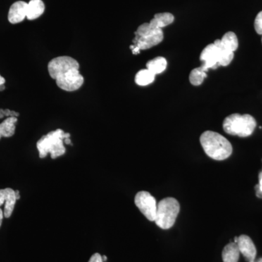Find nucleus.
<instances>
[{
	"label": "nucleus",
	"mask_w": 262,
	"mask_h": 262,
	"mask_svg": "<svg viewBox=\"0 0 262 262\" xmlns=\"http://www.w3.org/2000/svg\"><path fill=\"white\" fill-rule=\"evenodd\" d=\"M134 201L143 215L150 222H155L158 203L154 196L146 191H141L136 194Z\"/></svg>",
	"instance_id": "423d86ee"
},
{
	"label": "nucleus",
	"mask_w": 262,
	"mask_h": 262,
	"mask_svg": "<svg viewBox=\"0 0 262 262\" xmlns=\"http://www.w3.org/2000/svg\"><path fill=\"white\" fill-rule=\"evenodd\" d=\"M28 3L24 1L15 2L11 5L8 13L10 23L15 24L23 21L27 18Z\"/></svg>",
	"instance_id": "9b49d317"
},
{
	"label": "nucleus",
	"mask_w": 262,
	"mask_h": 262,
	"mask_svg": "<svg viewBox=\"0 0 262 262\" xmlns=\"http://www.w3.org/2000/svg\"><path fill=\"white\" fill-rule=\"evenodd\" d=\"M102 259H103V261L105 262L106 261V260H107V258H106V256H103Z\"/></svg>",
	"instance_id": "cd10ccee"
},
{
	"label": "nucleus",
	"mask_w": 262,
	"mask_h": 262,
	"mask_svg": "<svg viewBox=\"0 0 262 262\" xmlns=\"http://www.w3.org/2000/svg\"><path fill=\"white\" fill-rule=\"evenodd\" d=\"M213 43H214L215 46H218L220 50V66H222V67H227V66L229 65V63H230L232 60H233L234 52L229 51L227 48L224 47V46L221 44L220 39H216V40H215V42Z\"/></svg>",
	"instance_id": "6ab92c4d"
},
{
	"label": "nucleus",
	"mask_w": 262,
	"mask_h": 262,
	"mask_svg": "<svg viewBox=\"0 0 262 262\" xmlns=\"http://www.w3.org/2000/svg\"><path fill=\"white\" fill-rule=\"evenodd\" d=\"M167 61L163 57H156L154 59L148 61L146 69L152 72L155 75H159L166 70Z\"/></svg>",
	"instance_id": "dca6fc26"
},
{
	"label": "nucleus",
	"mask_w": 262,
	"mask_h": 262,
	"mask_svg": "<svg viewBox=\"0 0 262 262\" xmlns=\"http://www.w3.org/2000/svg\"><path fill=\"white\" fill-rule=\"evenodd\" d=\"M130 49L132 50V53L133 54L136 55V54H139V53H140L141 50L139 49V48L137 47V46H130Z\"/></svg>",
	"instance_id": "393cba45"
},
{
	"label": "nucleus",
	"mask_w": 262,
	"mask_h": 262,
	"mask_svg": "<svg viewBox=\"0 0 262 262\" xmlns=\"http://www.w3.org/2000/svg\"><path fill=\"white\" fill-rule=\"evenodd\" d=\"M254 28L257 34L262 35V11L256 15L254 21Z\"/></svg>",
	"instance_id": "412c9836"
},
{
	"label": "nucleus",
	"mask_w": 262,
	"mask_h": 262,
	"mask_svg": "<svg viewBox=\"0 0 262 262\" xmlns=\"http://www.w3.org/2000/svg\"><path fill=\"white\" fill-rule=\"evenodd\" d=\"M256 127V120L250 115L232 114L223 122L224 130L227 134L242 138L251 136Z\"/></svg>",
	"instance_id": "20e7f679"
},
{
	"label": "nucleus",
	"mask_w": 262,
	"mask_h": 262,
	"mask_svg": "<svg viewBox=\"0 0 262 262\" xmlns=\"http://www.w3.org/2000/svg\"><path fill=\"white\" fill-rule=\"evenodd\" d=\"M155 76L149 70H142L136 74L135 82L138 85L146 86L154 82Z\"/></svg>",
	"instance_id": "a211bd4d"
},
{
	"label": "nucleus",
	"mask_w": 262,
	"mask_h": 262,
	"mask_svg": "<svg viewBox=\"0 0 262 262\" xmlns=\"http://www.w3.org/2000/svg\"><path fill=\"white\" fill-rule=\"evenodd\" d=\"M70 134H66L61 129H57L54 131H51L49 134L43 136L37 144L39 157L41 158H46L48 154L51 155V158H58L65 154L66 148L64 139L70 138Z\"/></svg>",
	"instance_id": "7ed1b4c3"
},
{
	"label": "nucleus",
	"mask_w": 262,
	"mask_h": 262,
	"mask_svg": "<svg viewBox=\"0 0 262 262\" xmlns=\"http://www.w3.org/2000/svg\"><path fill=\"white\" fill-rule=\"evenodd\" d=\"M163 29H161L158 32L143 36V37H135L133 42L134 46H137L141 51V50H147L158 46L163 40Z\"/></svg>",
	"instance_id": "6e6552de"
},
{
	"label": "nucleus",
	"mask_w": 262,
	"mask_h": 262,
	"mask_svg": "<svg viewBox=\"0 0 262 262\" xmlns=\"http://www.w3.org/2000/svg\"><path fill=\"white\" fill-rule=\"evenodd\" d=\"M237 244L239 252L242 253L248 262H255L257 251L251 237L246 234H242L237 238Z\"/></svg>",
	"instance_id": "1a4fd4ad"
},
{
	"label": "nucleus",
	"mask_w": 262,
	"mask_h": 262,
	"mask_svg": "<svg viewBox=\"0 0 262 262\" xmlns=\"http://www.w3.org/2000/svg\"><path fill=\"white\" fill-rule=\"evenodd\" d=\"M15 196H16V199L17 200L20 199V194H19V191L18 190L15 191Z\"/></svg>",
	"instance_id": "bb28decb"
},
{
	"label": "nucleus",
	"mask_w": 262,
	"mask_h": 262,
	"mask_svg": "<svg viewBox=\"0 0 262 262\" xmlns=\"http://www.w3.org/2000/svg\"><path fill=\"white\" fill-rule=\"evenodd\" d=\"M256 196L262 198V170L258 175V184L256 186Z\"/></svg>",
	"instance_id": "4be33fe9"
},
{
	"label": "nucleus",
	"mask_w": 262,
	"mask_h": 262,
	"mask_svg": "<svg viewBox=\"0 0 262 262\" xmlns=\"http://www.w3.org/2000/svg\"><path fill=\"white\" fill-rule=\"evenodd\" d=\"M200 59L203 61L201 67L204 72H208L209 69H216L220 66L221 52L218 46L214 43L208 45L202 51Z\"/></svg>",
	"instance_id": "0eeeda50"
},
{
	"label": "nucleus",
	"mask_w": 262,
	"mask_h": 262,
	"mask_svg": "<svg viewBox=\"0 0 262 262\" xmlns=\"http://www.w3.org/2000/svg\"><path fill=\"white\" fill-rule=\"evenodd\" d=\"M4 217V211L0 208V227H1L2 223H3V220Z\"/></svg>",
	"instance_id": "a878e982"
},
{
	"label": "nucleus",
	"mask_w": 262,
	"mask_h": 262,
	"mask_svg": "<svg viewBox=\"0 0 262 262\" xmlns=\"http://www.w3.org/2000/svg\"><path fill=\"white\" fill-rule=\"evenodd\" d=\"M180 211V204L173 198H166L160 201L157 206L155 222L160 228L168 229L175 224Z\"/></svg>",
	"instance_id": "39448f33"
},
{
	"label": "nucleus",
	"mask_w": 262,
	"mask_h": 262,
	"mask_svg": "<svg viewBox=\"0 0 262 262\" xmlns=\"http://www.w3.org/2000/svg\"><path fill=\"white\" fill-rule=\"evenodd\" d=\"M174 21L173 14L169 13H162L155 14L154 18L149 24L155 29H162L163 27L170 25Z\"/></svg>",
	"instance_id": "2eb2a0df"
},
{
	"label": "nucleus",
	"mask_w": 262,
	"mask_h": 262,
	"mask_svg": "<svg viewBox=\"0 0 262 262\" xmlns=\"http://www.w3.org/2000/svg\"><path fill=\"white\" fill-rule=\"evenodd\" d=\"M261 42H262V39H261Z\"/></svg>",
	"instance_id": "c756f323"
},
{
	"label": "nucleus",
	"mask_w": 262,
	"mask_h": 262,
	"mask_svg": "<svg viewBox=\"0 0 262 262\" xmlns=\"http://www.w3.org/2000/svg\"><path fill=\"white\" fill-rule=\"evenodd\" d=\"M221 44L229 51L234 52L238 48V39L234 32H229L226 33L222 39H220Z\"/></svg>",
	"instance_id": "f3484780"
},
{
	"label": "nucleus",
	"mask_w": 262,
	"mask_h": 262,
	"mask_svg": "<svg viewBox=\"0 0 262 262\" xmlns=\"http://www.w3.org/2000/svg\"><path fill=\"white\" fill-rule=\"evenodd\" d=\"M89 262H104L102 259V256L98 253H94L91 258H90Z\"/></svg>",
	"instance_id": "5701e85b"
},
{
	"label": "nucleus",
	"mask_w": 262,
	"mask_h": 262,
	"mask_svg": "<svg viewBox=\"0 0 262 262\" xmlns=\"http://www.w3.org/2000/svg\"><path fill=\"white\" fill-rule=\"evenodd\" d=\"M241 252L236 243H230L224 248L222 251L223 262H238Z\"/></svg>",
	"instance_id": "f8f14e48"
},
{
	"label": "nucleus",
	"mask_w": 262,
	"mask_h": 262,
	"mask_svg": "<svg viewBox=\"0 0 262 262\" xmlns=\"http://www.w3.org/2000/svg\"><path fill=\"white\" fill-rule=\"evenodd\" d=\"M17 122V117H10L0 123V139L2 137L9 138L14 135Z\"/></svg>",
	"instance_id": "4468645a"
},
{
	"label": "nucleus",
	"mask_w": 262,
	"mask_h": 262,
	"mask_svg": "<svg viewBox=\"0 0 262 262\" xmlns=\"http://www.w3.org/2000/svg\"><path fill=\"white\" fill-rule=\"evenodd\" d=\"M45 11V5L42 0H31L27 7V18L35 20L40 17Z\"/></svg>",
	"instance_id": "ddd939ff"
},
{
	"label": "nucleus",
	"mask_w": 262,
	"mask_h": 262,
	"mask_svg": "<svg viewBox=\"0 0 262 262\" xmlns=\"http://www.w3.org/2000/svg\"><path fill=\"white\" fill-rule=\"evenodd\" d=\"M5 82H6V81H5L4 77H3L0 75V91H4L5 89Z\"/></svg>",
	"instance_id": "b1692460"
},
{
	"label": "nucleus",
	"mask_w": 262,
	"mask_h": 262,
	"mask_svg": "<svg viewBox=\"0 0 262 262\" xmlns=\"http://www.w3.org/2000/svg\"><path fill=\"white\" fill-rule=\"evenodd\" d=\"M16 201L15 191L13 190V189L5 188V189H0V207L5 203L4 208V216L5 218L8 219L11 216Z\"/></svg>",
	"instance_id": "9d476101"
},
{
	"label": "nucleus",
	"mask_w": 262,
	"mask_h": 262,
	"mask_svg": "<svg viewBox=\"0 0 262 262\" xmlns=\"http://www.w3.org/2000/svg\"><path fill=\"white\" fill-rule=\"evenodd\" d=\"M200 141L206 154L212 159L224 160L232 155V144L219 133L207 130L202 134Z\"/></svg>",
	"instance_id": "f03ea898"
},
{
	"label": "nucleus",
	"mask_w": 262,
	"mask_h": 262,
	"mask_svg": "<svg viewBox=\"0 0 262 262\" xmlns=\"http://www.w3.org/2000/svg\"><path fill=\"white\" fill-rule=\"evenodd\" d=\"M206 77L207 72L202 70L201 67H198L191 71L189 81L193 85L199 86L203 83Z\"/></svg>",
	"instance_id": "aec40b11"
},
{
	"label": "nucleus",
	"mask_w": 262,
	"mask_h": 262,
	"mask_svg": "<svg viewBox=\"0 0 262 262\" xmlns=\"http://www.w3.org/2000/svg\"><path fill=\"white\" fill-rule=\"evenodd\" d=\"M79 69L78 61L70 56L56 57L48 65L51 78L56 80L58 88L68 92L77 91L84 83V77Z\"/></svg>",
	"instance_id": "f257e3e1"
},
{
	"label": "nucleus",
	"mask_w": 262,
	"mask_h": 262,
	"mask_svg": "<svg viewBox=\"0 0 262 262\" xmlns=\"http://www.w3.org/2000/svg\"><path fill=\"white\" fill-rule=\"evenodd\" d=\"M256 262V261H255ZM257 262H262V258H260L259 260H258V261Z\"/></svg>",
	"instance_id": "c85d7f7f"
}]
</instances>
